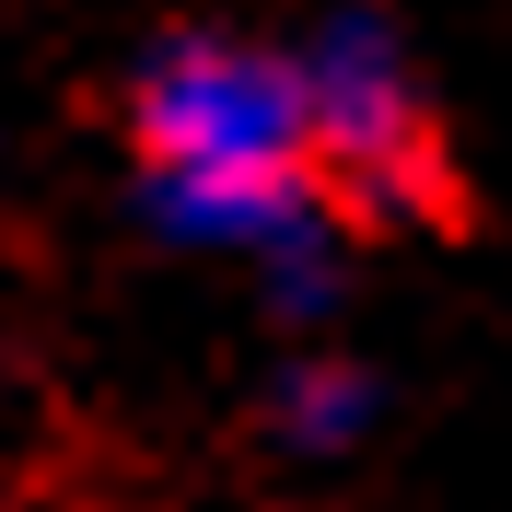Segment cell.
Segmentation results:
<instances>
[{
    "label": "cell",
    "instance_id": "obj_3",
    "mask_svg": "<svg viewBox=\"0 0 512 512\" xmlns=\"http://www.w3.org/2000/svg\"><path fill=\"white\" fill-rule=\"evenodd\" d=\"M140 222L187 256H256V268L291 256L303 233H326L303 175H233V163H152L140 175Z\"/></svg>",
    "mask_w": 512,
    "mask_h": 512
},
{
    "label": "cell",
    "instance_id": "obj_4",
    "mask_svg": "<svg viewBox=\"0 0 512 512\" xmlns=\"http://www.w3.org/2000/svg\"><path fill=\"white\" fill-rule=\"evenodd\" d=\"M373 373H350V361H291L280 384H268V431H280L291 454H350L361 431H373Z\"/></svg>",
    "mask_w": 512,
    "mask_h": 512
},
{
    "label": "cell",
    "instance_id": "obj_2",
    "mask_svg": "<svg viewBox=\"0 0 512 512\" xmlns=\"http://www.w3.org/2000/svg\"><path fill=\"white\" fill-rule=\"evenodd\" d=\"M303 117H315V163H338L361 198H408L419 163H431V128H419V82L408 47L384 35V12H326L303 47Z\"/></svg>",
    "mask_w": 512,
    "mask_h": 512
},
{
    "label": "cell",
    "instance_id": "obj_5",
    "mask_svg": "<svg viewBox=\"0 0 512 512\" xmlns=\"http://www.w3.org/2000/svg\"><path fill=\"white\" fill-rule=\"evenodd\" d=\"M268 303H280V315H326V303H338V245L303 233L291 256H268Z\"/></svg>",
    "mask_w": 512,
    "mask_h": 512
},
{
    "label": "cell",
    "instance_id": "obj_1",
    "mask_svg": "<svg viewBox=\"0 0 512 512\" xmlns=\"http://www.w3.org/2000/svg\"><path fill=\"white\" fill-rule=\"evenodd\" d=\"M128 128L152 163H233V175H303L315 152L303 59L245 35H163L128 82Z\"/></svg>",
    "mask_w": 512,
    "mask_h": 512
}]
</instances>
